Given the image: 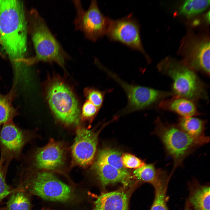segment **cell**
<instances>
[{
	"label": "cell",
	"instance_id": "4316f807",
	"mask_svg": "<svg viewBox=\"0 0 210 210\" xmlns=\"http://www.w3.org/2000/svg\"><path fill=\"white\" fill-rule=\"evenodd\" d=\"M99 109L91 102L87 100L82 107L81 119L83 121L91 123L98 113Z\"/></svg>",
	"mask_w": 210,
	"mask_h": 210
},
{
	"label": "cell",
	"instance_id": "4dcf8cb0",
	"mask_svg": "<svg viewBox=\"0 0 210 210\" xmlns=\"http://www.w3.org/2000/svg\"><path fill=\"white\" fill-rule=\"evenodd\" d=\"M0 37H1V33H0Z\"/></svg>",
	"mask_w": 210,
	"mask_h": 210
},
{
	"label": "cell",
	"instance_id": "d6986e66",
	"mask_svg": "<svg viewBox=\"0 0 210 210\" xmlns=\"http://www.w3.org/2000/svg\"><path fill=\"white\" fill-rule=\"evenodd\" d=\"M15 95L13 88L6 94H2L0 93V127L6 123L13 120L17 114L16 110L12 104Z\"/></svg>",
	"mask_w": 210,
	"mask_h": 210
},
{
	"label": "cell",
	"instance_id": "8992f818",
	"mask_svg": "<svg viewBox=\"0 0 210 210\" xmlns=\"http://www.w3.org/2000/svg\"><path fill=\"white\" fill-rule=\"evenodd\" d=\"M47 98L59 120L68 126L79 125L80 115L77 101L64 83L58 79L53 80L47 89Z\"/></svg>",
	"mask_w": 210,
	"mask_h": 210
},
{
	"label": "cell",
	"instance_id": "2e32d148",
	"mask_svg": "<svg viewBox=\"0 0 210 210\" xmlns=\"http://www.w3.org/2000/svg\"><path fill=\"white\" fill-rule=\"evenodd\" d=\"M159 107L163 109L174 112L181 117H193L199 114L194 101L176 96L170 99L162 100Z\"/></svg>",
	"mask_w": 210,
	"mask_h": 210
},
{
	"label": "cell",
	"instance_id": "1f68e13d",
	"mask_svg": "<svg viewBox=\"0 0 210 210\" xmlns=\"http://www.w3.org/2000/svg\"><path fill=\"white\" fill-rule=\"evenodd\" d=\"M44 210H48V209H44Z\"/></svg>",
	"mask_w": 210,
	"mask_h": 210
},
{
	"label": "cell",
	"instance_id": "9a60e30c",
	"mask_svg": "<svg viewBox=\"0 0 210 210\" xmlns=\"http://www.w3.org/2000/svg\"><path fill=\"white\" fill-rule=\"evenodd\" d=\"M92 210H128V198L122 190L103 192L94 202Z\"/></svg>",
	"mask_w": 210,
	"mask_h": 210
},
{
	"label": "cell",
	"instance_id": "ffe728a7",
	"mask_svg": "<svg viewBox=\"0 0 210 210\" xmlns=\"http://www.w3.org/2000/svg\"><path fill=\"white\" fill-rule=\"evenodd\" d=\"M122 154L118 150L110 148H105L101 150L95 162L105 164L118 169L125 170L122 160Z\"/></svg>",
	"mask_w": 210,
	"mask_h": 210
},
{
	"label": "cell",
	"instance_id": "cb8c5ba5",
	"mask_svg": "<svg viewBox=\"0 0 210 210\" xmlns=\"http://www.w3.org/2000/svg\"><path fill=\"white\" fill-rule=\"evenodd\" d=\"M7 210H30V200L22 191L13 192L7 202Z\"/></svg>",
	"mask_w": 210,
	"mask_h": 210
},
{
	"label": "cell",
	"instance_id": "9c48e42d",
	"mask_svg": "<svg viewBox=\"0 0 210 210\" xmlns=\"http://www.w3.org/2000/svg\"><path fill=\"white\" fill-rule=\"evenodd\" d=\"M140 30L138 21L130 14L119 19H111L106 35L110 40L120 42L145 55Z\"/></svg>",
	"mask_w": 210,
	"mask_h": 210
},
{
	"label": "cell",
	"instance_id": "6da1fadb",
	"mask_svg": "<svg viewBox=\"0 0 210 210\" xmlns=\"http://www.w3.org/2000/svg\"><path fill=\"white\" fill-rule=\"evenodd\" d=\"M27 29L22 3L19 0H0V43L15 74L21 73L25 64Z\"/></svg>",
	"mask_w": 210,
	"mask_h": 210
},
{
	"label": "cell",
	"instance_id": "5b68a950",
	"mask_svg": "<svg viewBox=\"0 0 210 210\" xmlns=\"http://www.w3.org/2000/svg\"><path fill=\"white\" fill-rule=\"evenodd\" d=\"M31 14V36L36 56L27 59L26 65L43 61L55 62L63 67L66 53L37 12L33 10Z\"/></svg>",
	"mask_w": 210,
	"mask_h": 210
},
{
	"label": "cell",
	"instance_id": "e0dca14e",
	"mask_svg": "<svg viewBox=\"0 0 210 210\" xmlns=\"http://www.w3.org/2000/svg\"><path fill=\"white\" fill-rule=\"evenodd\" d=\"M170 177L166 172L153 184L155 189V197L150 210H168L166 202V190Z\"/></svg>",
	"mask_w": 210,
	"mask_h": 210
},
{
	"label": "cell",
	"instance_id": "3957f363",
	"mask_svg": "<svg viewBox=\"0 0 210 210\" xmlns=\"http://www.w3.org/2000/svg\"><path fill=\"white\" fill-rule=\"evenodd\" d=\"M157 68L172 80V93L175 96L193 101L207 98L205 84L184 62L166 58L158 64Z\"/></svg>",
	"mask_w": 210,
	"mask_h": 210
},
{
	"label": "cell",
	"instance_id": "8fae6325",
	"mask_svg": "<svg viewBox=\"0 0 210 210\" xmlns=\"http://www.w3.org/2000/svg\"><path fill=\"white\" fill-rule=\"evenodd\" d=\"M101 129L95 132L79 127L71 147L74 163L77 166L86 167L93 162L98 143V136Z\"/></svg>",
	"mask_w": 210,
	"mask_h": 210
},
{
	"label": "cell",
	"instance_id": "7a4b0ae2",
	"mask_svg": "<svg viewBox=\"0 0 210 210\" xmlns=\"http://www.w3.org/2000/svg\"><path fill=\"white\" fill-rule=\"evenodd\" d=\"M154 133L161 141L167 154L173 161L172 173L182 166L184 159L194 151L209 141L205 135L192 136L183 130L177 125L163 122L158 118L155 121Z\"/></svg>",
	"mask_w": 210,
	"mask_h": 210
},
{
	"label": "cell",
	"instance_id": "f546056e",
	"mask_svg": "<svg viewBox=\"0 0 210 210\" xmlns=\"http://www.w3.org/2000/svg\"><path fill=\"white\" fill-rule=\"evenodd\" d=\"M185 210H191V209L188 206H187L186 207Z\"/></svg>",
	"mask_w": 210,
	"mask_h": 210
},
{
	"label": "cell",
	"instance_id": "277c9868",
	"mask_svg": "<svg viewBox=\"0 0 210 210\" xmlns=\"http://www.w3.org/2000/svg\"><path fill=\"white\" fill-rule=\"evenodd\" d=\"M27 184L30 193L47 201L68 204L82 201V195L74 187L49 171L40 170L31 174Z\"/></svg>",
	"mask_w": 210,
	"mask_h": 210
},
{
	"label": "cell",
	"instance_id": "5bb4252c",
	"mask_svg": "<svg viewBox=\"0 0 210 210\" xmlns=\"http://www.w3.org/2000/svg\"><path fill=\"white\" fill-rule=\"evenodd\" d=\"M92 169L101 184L103 186L118 183L127 186L131 177L127 169L121 170L109 165L95 162Z\"/></svg>",
	"mask_w": 210,
	"mask_h": 210
},
{
	"label": "cell",
	"instance_id": "4fadbf2b",
	"mask_svg": "<svg viewBox=\"0 0 210 210\" xmlns=\"http://www.w3.org/2000/svg\"><path fill=\"white\" fill-rule=\"evenodd\" d=\"M188 48L183 62L194 71L210 74V42L207 39L193 41Z\"/></svg>",
	"mask_w": 210,
	"mask_h": 210
},
{
	"label": "cell",
	"instance_id": "30bf717a",
	"mask_svg": "<svg viewBox=\"0 0 210 210\" xmlns=\"http://www.w3.org/2000/svg\"><path fill=\"white\" fill-rule=\"evenodd\" d=\"M32 136L30 131L20 128L13 120L6 123L0 131L1 157L9 162L19 159L23 147Z\"/></svg>",
	"mask_w": 210,
	"mask_h": 210
},
{
	"label": "cell",
	"instance_id": "603a6c76",
	"mask_svg": "<svg viewBox=\"0 0 210 210\" xmlns=\"http://www.w3.org/2000/svg\"><path fill=\"white\" fill-rule=\"evenodd\" d=\"M209 0H188L180 9V14L190 17L205 10L209 6Z\"/></svg>",
	"mask_w": 210,
	"mask_h": 210
},
{
	"label": "cell",
	"instance_id": "484cf974",
	"mask_svg": "<svg viewBox=\"0 0 210 210\" xmlns=\"http://www.w3.org/2000/svg\"><path fill=\"white\" fill-rule=\"evenodd\" d=\"M109 91H102L93 88H87L84 90V94L87 100L100 109L103 106L105 94Z\"/></svg>",
	"mask_w": 210,
	"mask_h": 210
},
{
	"label": "cell",
	"instance_id": "f1b7e54d",
	"mask_svg": "<svg viewBox=\"0 0 210 210\" xmlns=\"http://www.w3.org/2000/svg\"><path fill=\"white\" fill-rule=\"evenodd\" d=\"M205 19L209 23L210 20V13L209 11L206 14L205 16Z\"/></svg>",
	"mask_w": 210,
	"mask_h": 210
},
{
	"label": "cell",
	"instance_id": "7402d4cb",
	"mask_svg": "<svg viewBox=\"0 0 210 210\" xmlns=\"http://www.w3.org/2000/svg\"><path fill=\"white\" fill-rule=\"evenodd\" d=\"M165 171L156 168L154 164H145L136 169L133 174L138 180L152 184Z\"/></svg>",
	"mask_w": 210,
	"mask_h": 210
},
{
	"label": "cell",
	"instance_id": "44dd1931",
	"mask_svg": "<svg viewBox=\"0 0 210 210\" xmlns=\"http://www.w3.org/2000/svg\"><path fill=\"white\" fill-rule=\"evenodd\" d=\"M195 210H210V187H200L196 190L190 199Z\"/></svg>",
	"mask_w": 210,
	"mask_h": 210
},
{
	"label": "cell",
	"instance_id": "83f0119b",
	"mask_svg": "<svg viewBox=\"0 0 210 210\" xmlns=\"http://www.w3.org/2000/svg\"><path fill=\"white\" fill-rule=\"evenodd\" d=\"M122 160L124 167L125 168L137 169L145 164L144 161L135 156L129 153L122 155Z\"/></svg>",
	"mask_w": 210,
	"mask_h": 210
},
{
	"label": "cell",
	"instance_id": "ac0fdd59",
	"mask_svg": "<svg viewBox=\"0 0 210 210\" xmlns=\"http://www.w3.org/2000/svg\"><path fill=\"white\" fill-rule=\"evenodd\" d=\"M206 123V120L194 117H181L178 120L177 125L189 135L200 137L204 135Z\"/></svg>",
	"mask_w": 210,
	"mask_h": 210
},
{
	"label": "cell",
	"instance_id": "7c38bea8",
	"mask_svg": "<svg viewBox=\"0 0 210 210\" xmlns=\"http://www.w3.org/2000/svg\"><path fill=\"white\" fill-rule=\"evenodd\" d=\"M64 158L63 145L60 143L51 140L47 145L36 150L33 156V164L38 169L56 170L64 165Z\"/></svg>",
	"mask_w": 210,
	"mask_h": 210
},
{
	"label": "cell",
	"instance_id": "ba28073f",
	"mask_svg": "<svg viewBox=\"0 0 210 210\" xmlns=\"http://www.w3.org/2000/svg\"><path fill=\"white\" fill-rule=\"evenodd\" d=\"M73 1L76 12L74 20L75 29L93 42L106 35L111 19L102 13L97 1H92L86 10L84 9L80 1Z\"/></svg>",
	"mask_w": 210,
	"mask_h": 210
},
{
	"label": "cell",
	"instance_id": "d4e9b609",
	"mask_svg": "<svg viewBox=\"0 0 210 210\" xmlns=\"http://www.w3.org/2000/svg\"><path fill=\"white\" fill-rule=\"evenodd\" d=\"M10 162L1 157L0 159V202L4 197L13 192L7 184L6 176Z\"/></svg>",
	"mask_w": 210,
	"mask_h": 210
},
{
	"label": "cell",
	"instance_id": "52a82bcc",
	"mask_svg": "<svg viewBox=\"0 0 210 210\" xmlns=\"http://www.w3.org/2000/svg\"><path fill=\"white\" fill-rule=\"evenodd\" d=\"M97 65L109 77L117 82L125 92L128 102L127 105L120 112L122 114L128 113L149 108L159 101L173 95L172 92L129 83L100 62H98Z\"/></svg>",
	"mask_w": 210,
	"mask_h": 210
},
{
	"label": "cell",
	"instance_id": "d6a6232c",
	"mask_svg": "<svg viewBox=\"0 0 210 210\" xmlns=\"http://www.w3.org/2000/svg\"><path fill=\"white\" fill-rule=\"evenodd\" d=\"M0 210H1V209H0Z\"/></svg>",
	"mask_w": 210,
	"mask_h": 210
}]
</instances>
